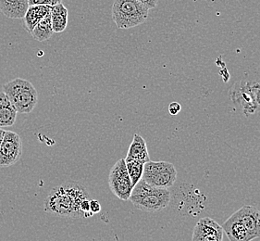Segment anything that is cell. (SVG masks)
Segmentation results:
<instances>
[{
	"label": "cell",
	"mask_w": 260,
	"mask_h": 241,
	"mask_svg": "<svg viewBox=\"0 0 260 241\" xmlns=\"http://www.w3.org/2000/svg\"><path fill=\"white\" fill-rule=\"evenodd\" d=\"M54 31H53L50 15L47 16L45 19H43L31 33V37L39 42H44L50 39L52 37Z\"/></svg>",
	"instance_id": "cell-16"
},
{
	"label": "cell",
	"mask_w": 260,
	"mask_h": 241,
	"mask_svg": "<svg viewBox=\"0 0 260 241\" xmlns=\"http://www.w3.org/2000/svg\"><path fill=\"white\" fill-rule=\"evenodd\" d=\"M90 212L95 215L101 212V205L96 199H90Z\"/></svg>",
	"instance_id": "cell-21"
},
{
	"label": "cell",
	"mask_w": 260,
	"mask_h": 241,
	"mask_svg": "<svg viewBox=\"0 0 260 241\" xmlns=\"http://www.w3.org/2000/svg\"><path fill=\"white\" fill-rule=\"evenodd\" d=\"M50 18L54 34H60L66 30L68 25V10L62 3L51 8Z\"/></svg>",
	"instance_id": "cell-15"
},
{
	"label": "cell",
	"mask_w": 260,
	"mask_h": 241,
	"mask_svg": "<svg viewBox=\"0 0 260 241\" xmlns=\"http://www.w3.org/2000/svg\"><path fill=\"white\" fill-rule=\"evenodd\" d=\"M50 13L51 7L41 5L29 6L23 18L25 30L31 34L35 27L47 16L50 15Z\"/></svg>",
	"instance_id": "cell-13"
},
{
	"label": "cell",
	"mask_w": 260,
	"mask_h": 241,
	"mask_svg": "<svg viewBox=\"0 0 260 241\" xmlns=\"http://www.w3.org/2000/svg\"><path fill=\"white\" fill-rule=\"evenodd\" d=\"M181 110H182V107L178 102H172L169 106V112L171 113V115H177Z\"/></svg>",
	"instance_id": "cell-22"
},
{
	"label": "cell",
	"mask_w": 260,
	"mask_h": 241,
	"mask_svg": "<svg viewBox=\"0 0 260 241\" xmlns=\"http://www.w3.org/2000/svg\"><path fill=\"white\" fill-rule=\"evenodd\" d=\"M3 92L19 113H31L38 101V93L31 82L15 78L3 85Z\"/></svg>",
	"instance_id": "cell-3"
},
{
	"label": "cell",
	"mask_w": 260,
	"mask_h": 241,
	"mask_svg": "<svg viewBox=\"0 0 260 241\" xmlns=\"http://www.w3.org/2000/svg\"><path fill=\"white\" fill-rule=\"evenodd\" d=\"M142 179L146 184L159 189H170L177 179L176 168L169 162H148L145 163Z\"/></svg>",
	"instance_id": "cell-5"
},
{
	"label": "cell",
	"mask_w": 260,
	"mask_h": 241,
	"mask_svg": "<svg viewBox=\"0 0 260 241\" xmlns=\"http://www.w3.org/2000/svg\"><path fill=\"white\" fill-rule=\"evenodd\" d=\"M17 110L12 105L0 109V128L14 126L17 118Z\"/></svg>",
	"instance_id": "cell-18"
},
{
	"label": "cell",
	"mask_w": 260,
	"mask_h": 241,
	"mask_svg": "<svg viewBox=\"0 0 260 241\" xmlns=\"http://www.w3.org/2000/svg\"><path fill=\"white\" fill-rule=\"evenodd\" d=\"M125 159L135 160L143 163L150 162V156L148 153L146 140L140 135L135 134L134 139L131 143L129 150Z\"/></svg>",
	"instance_id": "cell-14"
},
{
	"label": "cell",
	"mask_w": 260,
	"mask_h": 241,
	"mask_svg": "<svg viewBox=\"0 0 260 241\" xmlns=\"http://www.w3.org/2000/svg\"><path fill=\"white\" fill-rule=\"evenodd\" d=\"M29 6V0H0V11L10 19H23Z\"/></svg>",
	"instance_id": "cell-12"
},
{
	"label": "cell",
	"mask_w": 260,
	"mask_h": 241,
	"mask_svg": "<svg viewBox=\"0 0 260 241\" xmlns=\"http://www.w3.org/2000/svg\"><path fill=\"white\" fill-rule=\"evenodd\" d=\"M221 227L230 241H252L255 239V236H252L245 228L236 213L230 216Z\"/></svg>",
	"instance_id": "cell-10"
},
{
	"label": "cell",
	"mask_w": 260,
	"mask_h": 241,
	"mask_svg": "<svg viewBox=\"0 0 260 241\" xmlns=\"http://www.w3.org/2000/svg\"><path fill=\"white\" fill-rule=\"evenodd\" d=\"M124 160L126 168H127V171L130 175L133 187H135L143 177L145 163L135 161V160H129V159H124Z\"/></svg>",
	"instance_id": "cell-17"
},
{
	"label": "cell",
	"mask_w": 260,
	"mask_h": 241,
	"mask_svg": "<svg viewBox=\"0 0 260 241\" xmlns=\"http://www.w3.org/2000/svg\"><path fill=\"white\" fill-rule=\"evenodd\" d=\"M138 1L146 7L148 10L155 9L158 3V0H138Z\"/></svg>",
	"instance_id": "cell-23"
},
{
	"label": "cell",
	"mask_w": 260,
	"mask_h": 241,
	"mask_svg": "<svg viewBox=\"0 0 260 241\" xmlns=\"http://www.w3.org/2000/svg\"><path fill=\"white\" fill-rule=\"evenodd\" d=\"M244 226L255 238L260 237V212L252 205H245L235 212Z\"/></svg>",
	"instance_id": "cell-11"
},
{
	"label": "cell",
	"mask_w": 260,
	"mask_h": 241,
	"mask_svg": "<svg viewBox=\"0 0 260 241\" xmlns=\"http://www.w3.org/2000/svg\"><path fill=\"white\" fill-rule=\"evenodd\" d=\"M4 135H5V130H3L2 128H0V147H1V144H2V141H3Z\"/></svg>",
	"instance_id": "cell-24"
},
{
	"label": "cell",
	"mask_w": 260,
	"mask_h": 241,
	"mask_svg": "<svg viewBox=\"0 0 260 241\" xmlns=\"http://www.w3.org/2000/svg\"><path fill=\"white\" fill-rule=\"evenodd\" d=\"M129 200L138 210L156 213L170 204L171 192L169 189L152 187L141 179L134 187Z\"/></svg>",
	"instance_id": "cell-2"
},
{
	"label": "cell",
	"mask_w": 260,
	"mask_h": 241,
	"mask_svg": "<svg viewBox=\"0 0 260 241\" xmlns=\"http://www.w3.org/2000/svg\"><path fill=\"white\" fill-rule=\"evenodd\" d=\"M250 88L254 97L256 105L258 107L260 111V82L256 81H250Z\"/></svg>",
	"instance_id": "cell-19"
},
{
	"label": "cell",
	"mask_w": 260,
	"mask_h": 241,
	"mask_svg": "<svg viewBox=\"0 0 260 241\" xmlns=\"http://www.w3.org/2000/svg\"><path fill=\"white\" fill-rule=\"evenodd\" d=\"M229 95L234 107L245 116L254 115L259 112L250 88V81L242 80L234 83L233 87L230 89Z\"/></svg>",
	"instance_id": "cell-7"
},
{
	"label": "cell",
	"mask_w": 260,
	"mask_h": 241,
	"mask_svg": "<svg viewBox=\"0 0 260 241\" xmlns=\"http://www.w3.org/2000/svg\"><path fill=\"white\" fill-rule=\"evenodd\" d=\"M22 155V142L20 136L12 131H5L0 147V167H10L19 162Z\"/></svg>",
	"instance_id": "cell-8"
},
{
	"label": "cell",
	"mask_w": 260,
	"mask_h": 241,
	"mask_svg": "<svg viewBox=\"0 0 260 241\" xmlns=\"http://www.w3.org/2000/svg\"><path fill=\"white\" fill-rule=\"evenodd\" d=\"M149 10L138 0H115L112 19L119 29H130L146 21Z\"/></svg>",
	"instance_id": "cell-4"
},
{
	"label": "cell",
	"mask_w": 260,
	"mask_h": 241,
	"mask_svg": "<svg viewBox=\"0 0 260 241\" xmlns=\"http://www.w3.org/2000/svg\"><path fill=\"white\" fill-rule=\"evenodd\" d=\"M62 3V0H29V5L47 6V7H55Z\"/></svg>",
	"instance_id": "cell-20"
},
{
	"label": "cell",
	"mask_w": 260,
	"mask_h": 241,
	"mask_svg": "<svg viewBox=\"0 0 260 241\" xmlns=\"http://www.w3.org/2000/svg\"><path fill=\"white\" fill-rule=\"evenodd\" d=\"M109 186L111 192L120 200H129L134 189L124 159H120L110 169Z\"/></svg>",
	"instance_id": "cell-6"
},
{
	"label": "cell",
	"mask_w": 260,
	"mask_h": 241,
	"mask_svg": "<svg viewBox=\"0 0 260 241\" xmlns=\"http://www.w3.org/2000/svg\"><path fill=\"white\" fill-rule=\"evenodd\" d=\"M87 199L88 192L83 185L68 181L51 190L45 200V212L62 218H83L81 204Z\"/></svg>",
	"instance_id": "cell-1"
},
{
	"label": "cell",
	"mask_w": 260,
	"mask_h": 241,
	"mask_svg": "<svg viewBox=\"0 0 260 241\" xmlns=\"http://www.w3.org/2000/svg\"><path fill=\"white\" fill-rule=\"evenodd\" d=\"M223 229L212 218L205 217L198 221L192 233V241H222Z\"/></svg>",
	"instance_id": "cell-9"
}]
</instances>
